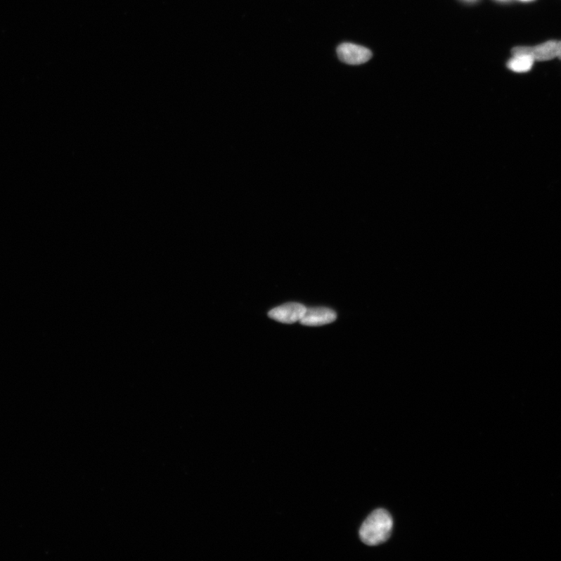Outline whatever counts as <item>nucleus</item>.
<instances>
[{"instance_id":"obj_7","label":"nucleus","mask_w":561,"mask_h":561,"mask_svg":"<svg viewBox=\"0 0 561 561\" xmlns=\"http://www.w3.org/2000/svg\"><path fill=\"white\" fill-rule=\"evenodd\" d=\"M560 60H561V41H558V47H557V56Z\"/></svg>"},{"instance_id":"obj_1","label":"nucleus","mask_w":561,"mask_h":561,"mask_svg":"<svg viewBox=\"0 0 561 561\" xmlns=\"http://www.w3.org/2000/svg\"><path fill=\"white\" fill-rule=\"evenodd\" d=\"M393 529L391 515L385 509L374 510L362 524L359 537L368 546H378L390 538Z\"/></svg>"},{"instance_id":"obj_4","label":"nucleus","mask_w":561,"mask_h":561,"mask_svg":"<svg viewBox=\"0 0 561 561\" xmlns=\"http://www.w3.org/2000/svg\"><path fill=\"white\" fill-rule=\"evenodd\" d=\"M306 311L307 308L303 304L288 303L272 309L269 316L273 320L291 325L303 318Z\"/></svg>"},{"instance_id":"obj_6","label":"nucleus","mask_w":561,"mask_h":561,"mask_svg":"<svg viewBox=\"0 0 561 561\" xmlns=\"http://www.w3.org/2000/svg\"><path fill=\"white\" fill-rule=\"evenodd\" d=\"M534 62L528 55H517L508 61V67L516 73H526L531 69Z\"/></svg>"},{"instance_id":"obj_10","label":"nucleus","mask_w":561,"mask_h":561,"mask_svg":"<svg viewBox=\"0 0 561 561\" xmlns=\"http://www.w3.org/2000/svg\"><path fill=\"white\" fill-rule=\"evenodd\" d=\"M466 1H475V0H466Z\"/></svg>"},{"instance_id":"obj_8","label":"nucleus","mask_w":561,"mask_h":561,"mask_svg":"<svg viewBox=\"0 0 561 561\" xmlns=\"http://www.w3.org/2000/svg\"><path fill=\"white\" fill-rule=\"evenodd\" d=\"M498 1L507 2V1H510V0H498Z\"/></svg>"},{"instance_id":"obj_2","label":"nucleus","mask_w":561,"mask_h":561,"mask_svg":"<svg viewBox=\"0 0 561 561\" xmlns=\"http://www.w3.org/2000/svg\"><path fill=\"white\" fill-rule=\"evenodd\" d=\"M558 41H548L543 44L534 46H519L512 49L513 56L528 55L534 61H548L557 56Z\"/></svg>"},{"instance_id":"obj_9","label":"nucleus","mask_w":561,"mask_h":561,"mask_svg":"<svg viewBox=\"0 0 561 561\" xmlns=\"http://www.w3.org/2000/svg\"><path fill=\"white\" fill-rule=\"evenodd\" d=\"M521 1L528 2V1H531V0H521Z\"/></svg>"},{"instance_id":"obj_3","label":"nucleus","mask_w":561,"mask_h":561,"mask_svg":"<svg viewBox=\"0 0 561 561\" xmlns=\"http://www.w3.org/2000/svg\"><path fill=\"white\" fill-rule=\"evenodd\" d=\"M337 53L341 61L349 65L363 64L372 57L370 50L352 43H342L337 47Z\"/></svg>"},{"instance_id":"obj_5","label":"nucleus","mask_w":561,"mask_h":561,"mask_svg":"<svg viewBox=\"0 0 561 561\" xmlns=\"http://www.w3.org/2000/svg\"><path fill=\"white\" fill-rule=\"evenodd\" d=\"M337 319L336 313L327 307L307 308V311L299 322L305 326H322L328 325Z\"/></svg>"}]
</instances>
